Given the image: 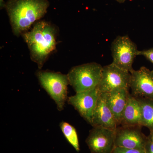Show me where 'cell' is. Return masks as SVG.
Instances as JSON below:
<instances>
[{
    "label": "cell",
    "instance_id": "obj_1",
    "mask_svg": "<svg viewBox=\"0 0 153 153\" xmlns=\"http://www.w3.org/2000/svg\"><path fill=\"white\" fill-rule=\"evenodd\" d=\"M49 5L48 0H8L5 9L14 35L19 37L27 32L46 15Z\"/></svg>",
    "mask_w": 153,
    "mask_h": 153
},
{
    "label": "cell",
    "instance_id": "obj_2",
    "mask_svg": "<svg viewBox=\"0 0 153 153\" xmlns=\"http://www.w3.org/2000/svg\"><path fill=\"white\" fill-rule=\"evenodd\" d=\"M56 35L55 26L45 21L37 22L32 30L22 35L30 50L31 60L39 70L56 49Z\"/></svg>",
    "mask_w": 153,
    "mask_h": 153
},
{
    "label": "cell",
    "instance_id": "obj_3",
    "mask_svg": "<svg viewBox=\"0 0 153 153\" xmlns=\"http://www.w3.org/2000/svg\"><path fill=\"white\" fill-rule=\"evenodd\" d=\"M102 70V66L95 62L74 66L67 74L69 85L76 93L96 88L100 81Z\"/></svg>",
    "mask_w": 153,
    "mask_h": 153
},
{
    "label": "cell",
    "instance_id": "obj_4",
    "mask_svg": "<svg viewBox=\"0 0 153 153\" xmlns=\"http://www.w3.org/2000/svg\"><path fill=\"white\" fill-rule=\"evenodd\" d=\"M36 76L43 88L55 102L57 109H64L67 100V90L69 85L67 74L47 71H37Z\"/></svg>",
    "mask_w": 153,
    "mask_h": 153
},
{
    "label": "cell",
    "instance_id": "obj_5",
    "mask_svg": "<svg viewBox=\"0 0 153 153\" xmlns=\"http://www.w3.org/2000/svg\"><path fill=\"white\" fill-rule=\"evenodd\" d=\"M138 51L136 44L128 36H117L111 44L112 63L131 73L134 70L133 63Z\"/></svg>",
    "mask_w": 153,
    "mask_h": 153
},
{
    "label": "cell",
    "instance_id": "obj_6",
    "mask_svg": "<svg viewBox=\"0 0 153 153\" xmlns=\"http://www.w3.org/2000/svg\"><path fill=\"white\" fill-rule=\"evenodd\" d=\"M131 76L130 72L111 63L102 67L97 89L100 93H107L117 89L129 90Z\"/></svg>",
    "mask_w": 153,
    "mask_h": 153
},
{
    "label": "cell",
    "instance_id": "obj_7",
    "mask_svg": "<svg viewBox=\"0 0 153 153\" xmlns=\"http://www.w3.org/2000/svg\"><path fill=\"white\" fill-rule=\"evenodd\" d=\"M115 138V130L94 126L89 131L85 142L91 153H112Z\"/></svg>",
    "mask_w": 153,
    "mask_h": 153
},
{
    "label": "cell",
    "instance_id": "obj_8",
    "mask_svg": "<svg viewBox=\"0 0 153 153\" xmlns=\"http://www.w3.org/2000/svg\"><path fill=\"white\" fill-rule=\"evenodd\" d=\"M142 126H119L115 130V147L144 149L147 136L142 131Z\"/></svg>",
    "mask_w": 153,
    "mask_h": 153
},
{
    "label": "cell",
    "instance_id": "obj_9",
    "mask_svg": "<svg viewBox=\"0 0 153 153\" xmlns=\"http://www.w3.org/2000/svg\"><path fill=\"white\" fill-rule=\"evenodd\" d=\"M100 93L97 88L91 90L77 92L75 95L68 97L67 102L72 105L79 115L91 124Z\"/></svg>",
    "mask_w": 153,
    "mask_h": 153
},
{
    "label": "cell",
    "instance_id": "obj_10",
    "mask_svg": "<svg viewBox=\"0 0 153 153\" xmlns=\"http://www.w3.org/2000/svg\"><path fill=\"white\" fill-rule=\"evenodd\" d=\"M130 88L132 95L137 98L153 99V70L142 66L131 72Z\"/></svg>",
    "mask_w": 153,
    "mask_h": 153
},
{
    "label": "cell",
    "instance_id": "obj_11",
    "mask_svg": "<svg viewBox=\"0 0 153 153\" xmlns=\"http://www.w3.org/2000/svg\"><path fill=\"white\" fill-rule=\"evenodd\" d=\"M90 125L92 127H103L114 130H116L118 127L116 121L107 105L102 93H100Z\"/></svg>",
    "mask_w": 153,
    "mask_h": 153
},
{
    "label": "cell",
    "instance_id": "obj_12",
    "mask_svg": "<svg viewBox=\"0 0 153 153\" xmlns=\"http://www.w3.org/2000/svg\"><path fill=\"white\" fill-rule=\"evenodd\" d=\"M101 93L104 95L106 104L113 114L118 126L120 125L122 115L130 94L129 90L117 89Z\"/></svg>",
    "mask_w": 153,
    "mask_h": 153
},
{
    "label": "cell",
    "instance_id": "obj_13",
    "mask_svg": "<svg viewBox=\"0 0 153 153\" xmlns=\"http://www.w3.org/2000/svg\"><path fill=\"white\" fill-rule=\"evenodd\" d=\"M141 119L139 102L130 94L122 115L120 126H142Z\"/></svg>",
    "mask_w": 153,
    "mask_h": 153
},
{
    "label": "cell",
    "instance_id": "obj_14",
    "mask_svg": "<svg viewBox=\"0 0 153 153\" xmlns=\"http://www.w3.org/2000/svg\"><path fill=\"white\" fill-rule=\"evenodd\" d=\"M137 98L141 110L142 126L146 127L150 131L153 130V99Z\"/></svg>",
    "mask_w": 153,
    "mask_h": 153
},
{
    "label": "cell",
    "instance_id": "obj_15",
    "mask_svg": "<svg viewBox=\"0 0 153 153\" xmlns=\"http://www.w3.org/2000/svg\"><path fill=\"white\" fill-rule=\"evenodd\" d=\"M61 131L68 141L77 152L80 151L78 135L76 129L73 126L66 122L62 121L60 124Z\"/></svg>",
    "mask_w": 153,
    "mask_h": 153
},
{
    "label": "cell",
    "instance_id": "obj_16",
    "mask_svg": "<svg viewBox=\"0 0 153 153\" xmlns=\"http://www.w3.org/2000/svg\"><path fill=\"white\" fill-rule=\"evenodd\" d=\"M112 153H146L144 149H126L115 147Z\"/></svg>",
    "mask_w": 153,
    "mask_h": 153
},
{
    "label": "cell",
    "instance_id": "obj_17",
    "mask_svg": "<svg viewBox=\"0 0 153 153\" xmlns=\"http://www.w3.org/2000/svg\"><path fill=\"white\" fill-rule=\"evenodd\" d=\"M137 55H141L153 64V48L138 51Z\"/></svg>",
    "mask_w": 153,
    "mask_h": 153
},
{
    "label": "cell",
    "instance_id": "obj_18",
    "mask_svg": "<svg viewBox=\"0 0 153 153\" xmlns=\"http://www.w3.org/2000/svg\"><path fill=\"white\" fill-rule=\"evenodd\" d=\"M144 150L146 153H153V143L148 138L145 144Z\"/></svg>",
    "mask_w": 153,
    "mask_h": 153
},
{
    "label": "cell",
    "instance_id": "obj_19",
    "mask_svg": "<svg viewBox=\"0 0 153 153\" xmlns=\"http://www.w3.org/2000/svg\"><path fill=\"white\" fill-rule=\"evenodd\" d=\"M149 135L147 136L148 139L150 140L151 142L153 143V130L151 131Z\"/></svg>",
    "mask_w": 153,
    "mask_h": 153
},
{
    "label": "cell",
    "instance_id": "obj_20",
    "mask_svg": "<svg viewBox=\"0 0 153 153\" xmlns=\"http://www.w3.org/2000/svg\"><path fill=\"white\" fill-rule=\"evenodd\" d=\"M6 2L4 1V0H0V9L1 10L5 8Z\"/></svg>",
    "mask_w": 153,
    "mask_h": 153
},
{
    "label": "cell",
    "instance_id": "obj_21",
    "mask_svg": "<svg viewBox=\"0 0 153 153\" xmlns=\"http://www.w3.org/2000/svg\"><path fill=\"white\" fill-rule=\"evenodd\" d=\"M118 1H119L123 2L125 0H118Z\"/></svg>",
    "mask_w": 153,
    "mask_h": 153
}]
</instances>
